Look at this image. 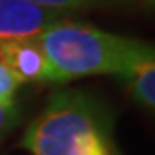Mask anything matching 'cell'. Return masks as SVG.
Here are the masks:
<instances>
[{
    "mask_svg": "<svg viewBox=\"0 0 155 155\" xmlns=\"http://www.w3.org/2000/svg\"><path fill=\"white\" fill-rule=\"evenodd\" d=\"M22 147L31 155H116L100 107L81 91L55 95L26 129Z\"/></svg>",
    "mask_w": 155,
    "mask_h": 155,
    "instance_id": "6da1fadb",
    "label": "cell"
},
{
    "mask_svg": "<svg viewBox=\"0 0 155 155\" xmlns=\"http://www.w3.org/2000/svg\"><path fill=\"white\" fill-rule=\"evenodd\" d=\"M52 67V83L126 72L141 41L62 19L38 36Z\"/></svg>",
    "mask_w": 155,
    "mask_h": 155,
    "instance_id": "7a4b0ae2",
    "label": "cell"
},
{
    "mask_svg": "<svg viewBox=\"0 0 155 155\" xmlns=\"http://www.w3.org/2000/svg\"><path fill=\"white\" fill-rule=\"evenodd\" d=\"M62 19L61 12L43 9L29 0H0V43L40 36Z\"/></svg>",
    "mask_w": 155,
    "mask_h": 155,
    "instance_id": "3957f363",
    "label": "cell"
},
{
    "mask_svg": "<svg viewBox=\"0 0 155 155\" xmlns=\"http://www.w3.org/2000/svg\"><path fill=\"white\" fill-rule=\"evenodd\" d=\"M0 62L19 83H52V67L38 36L0 43Z\"/></svg>",
    "mask_w": 155,
    "mask_h": 155,
    "instance_id": "277c9868",
    "label": "cell"
},
{
    "mask_svg": "<svg viewBox=\"0 0 155 155\" xmlns=\"http://www.w3.org/2000/svg\"><path fill=\"white\" fill-rule=\"evenodd\" d=\"M122 79L127 83L133 98L147 109L155 107V54L153 45L143 43L129 62Z\"/></svg>",
    "mask_w": 155,
    "mask_h": 155,
    "instance_id": "5b68a950",
    "label": "cell"
},
{
    "mask_svg": "<svg viewBox=\"0 0 155 155\" xmlns=\"http://www.w3.org/2000/svg\"><path fill=\"white\" fill-rule=\"evenodd\" d=\"M36 5L48 9L55 12H71V11H83V9H91L98 7L104 0H29Z\"/></svg>",
    "mask_w": 155,
    "mask_h": 155,
    "instance_id": "8992f818",
    "label": "cell"
},
{
    "mask_svg": "<svg viewBox=\"0 0 155 155\" xmlns=\"http://www.w3.org/2000/svg\"><path fill=\"white\" fill-rule=\"evenodd\" d=\"M17 78L0 62V104L2 105H16L14 104V95L19 86Z\"/></svg>",
    "mask_w": 155,
    "mask_h": 155,
    "instance_id": "52a82bcc",
    "label": "cell"
},
{
    "mask_svg": "<svg viewBox=\"0 0 155 155\" xmlns=\"http://www.w3.org/2000/svg\"><path fill=\"white\" fill-rule=\"evenodd\" d=\"M17 121H19V112H17L16 105H2L0 104V140L16 127Z\"/></svg>",
    "mask_w": 155,
    "mask_h": 155,
    "instance_id": "ba28073f",
    "label": "cell"
},
{
    "mask_svg": "<svg viewBox=\"0 0 155 155\" xmlns=\"http://www.w3.org/2000/svg\"><path fill=\"white\" fill-rule=\"evenodd\" d=\"M140 2H145V4H152L153 0H140Z\"/></svg>",
    "mask_w": 155,
    "mask_h": 155,
    "instance_id": "9c48e42d",
    "label": "cell"
}]
</instances>
